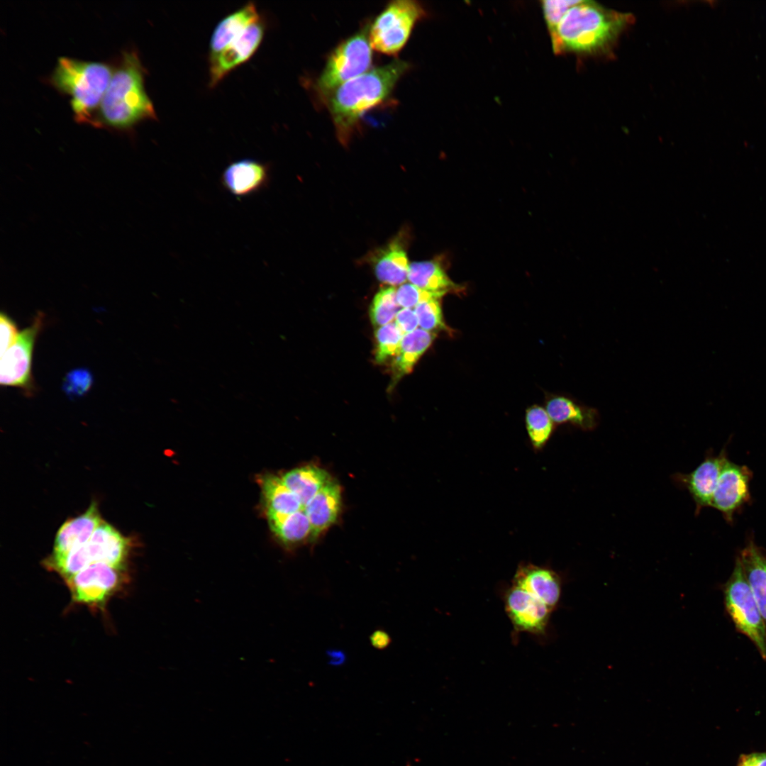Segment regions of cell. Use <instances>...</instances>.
<instances>
[{"label": "cell", "instance_id": "obj_1", "mask_svg": "<svg viewBox=\"0 0 766 766\" xmlns=\"http://www.w3.org/2000/svg\"><path fill=\"white\" fill-rule=\"evenodd\" d=\"M632 21L631 13L608 9L593 1L579 0L550 33L553 51L556 54H608Z\"/></svg>", "mask_w": 766, "mask_h": 766}, {"label": "cell", "instance_id": "obj_2", "mask_svg": "<svg viewBox=\"0 0 766 766\" xmlns=\"http://www.w3.org/2000/svg\"><path fill=\"white\" fill-rule=\"evenodd\" d=\"M409 67L406 62L395 59L343 84L323 97L342 144L349 143L366 111L388 99Z\"/></svg>", "mask_w": 766, "mask_h": 766}, {"label": "cell", "instance_id": "obj_3", "mask_svg": "<svg viewBox=\"0 0 766 766\" xmlns=\"http://www.w3.org/2000/svg\"><path fill=\"white\" fill-rule=\"evenodd\" d=\"M145 70L135 51H124L113 74L98 113V126L129 128L155 118L154 106L144 88Z\"/></svg>", "mask_w": 766, "mask_h": 766}, {"label": "cell", "instance_id": "obj_4", "mask_svg": "<svg viewBox=\"0 0 766 766\" xmlns=\"http://www.w3.org/2000/svg\"><path fill=\"white\" fill-rule=\"evenodd\" d=\"M113 70L106 63L67 57L57 59L51 84L70 96L74 119L98 126V113Z\"/></svg>", "mask_w": 766, "mask_h": 766}, {"label": "cell", "instance_id": "obj_5", "mask_svg": "<svg viewBox=\"0 0 766 766\" xmlns=\"http://www.w3.org/2000/svg\"><path fill=\"white\" fill-rule=\"evenodd\" d=\"M133 543L107 522L102 521L89 540L62 555H52L45 565L65 580L89 565L104 562L124 569Z\"/></svg>", "mask_w": 766, "mask_h": 766}, {"label": "cell", "instance_id": "obj_6", "mask_svg": "<svg viewBox=\"0 0 766 766\" xmlns=\"http://www.w3.org/2000/svg\"><path fill=\"white\" fill-rule=\"evenodd\" d=\"M369 27L370 25H365L331 52L316 80V88L323 98L343 84L370 70L372 48Z\"/></svg>", "mask_w": 766, "mask_h": 766}, {"label": "cell", "instance_id": "obj_7", "mask_svg": "<svg viewBox=\"0 0 766 766\" xmlns=\"http://www.w3.org/2000/svg\"><path fill=\"white\" fill-rule=\"evenodd\" d=\"M724 603L737 631L747 636L766 660V631L750 587L737 557L731 577L723 588Z\"/></svg>", "mask_w": 766, "mask_h": 766}, {"label": "cell", "instance_id": "obj_8", "mask_svg": "<svg viewBox=\"0 0 766 766\" xmlns=\"http://www.w3.org/2000/svg\"><path fill=\"white\" fill-rule=\"evenodd\" d=\"M425 16L422 6L415 1L390 2L369 27L373 50L388 55H396L406 45L416 23Z\"/></svg>", "mask_w": 766, "mask_h": 766}, {"label": "cell", "instance_id": "obj_9", "mask_svg": "<svg viewBox=\"0 0 766 766\" xmlns=\"http://www.w3.org/2000/svg\"><path fill=\"white\" fill-rule=\"evenodd\" d=\"M43 323V315L38 312L32 324L19 333L16 342L1 356V385L20 387L28 394L33 392L30 372L32 353Z\"/></svg>", "mask_w": 766, "mask_h": 766}, {"label": "cell", "instance_id": "obj_10", "mask_svg": "<svg viewBox=\"0 0 766 766\" xmlns=\"http://www.w3.org/2000/svg\"><path fill=\"white\" fill-rule=\"evenodd\" d=\"M119 569L104 562L93 563L66 579L74 601L101 604L116 589L121 579Z\"/></svg>", "mask_w": 766, "mask_h": 766}, {"label": "cell", "instance_id": "obj_11", "mask_svg": "<svg viewBox=\"0 0 766 766\" xmlns=\"http://www.w3.org/2000/svg\"><path fill=\"white\" fill-rule=\"evenodd\" d=\"M751 478L748 467L728 459L724 462L711 506L719 511L726 521L733 522L734 514L750 501Z\"/></svg>", "mask_w": 766, "mask_h": 766}, {"label": "cell", "instance_id": "obj_12", "mask_svg": "<svg viewBox=\"0 0 766 766\" xmlns=\"http://www.w3.org/2000/svg\"><path fill=\"white\" fill-rule=\"evenodd\" d=\"M505 610L514 629L543 635L553 611L543 602L511 584L505 595Z\"/></svg>", "mask_w": 766, "mask_h": 766}, {"label": "cell", "instance_id": "obj_13", "mask_svg": "<svg viewBox=\"0 0 766 766\" xmlns=\"http://www.w3.org/2000/svg\"><path fill=\"white\" fill-rule=\"evenodd\" d=\"M265 33L260 18L248 26L218 54L210 57V87L216 85L234 68L250 59L259 47Z\"/></svg>", "mask_w": 766, "mask_h": 766}, {"label": "cell", "instance_id": "obj_14", "mask_svg": "<svg viewBox=\"0 0 766 766\" xmlns=\"http://www.w3.org/2000/svg\"><path fill=\"white\" fill-rule=\"evenodd\" d=\"M270 177L269 165L246 158L227 165L221 174L220 182L228 193L235 197L243 198L266 189L270 182Z\"/></svg>", "mask_w": 766, "mask_h": 766}, {"label": "cell", "instance_id": "obj_15", "mask_svg": "<svg viewBox=\"0 0 766 766\" xmlns=\"http://www.w3.org/2000/svg\"><path fill=\"white\" fill-rule=\"evenodd\" d=\"M512 584L536 597L553 611L561 598V577L549 567L521 563L513 577Z\"/></svg>", "mask_w": 766, "mask_h": 766}, {"label": "cell", "instance_id": "obj_16", "mask_svg": "<svg viewBox=\"0 0 766 766\" xmlns=\"http://www.w3.org/2000/svg\"><path fill=\"white\" fill-rule=\"evenodd\" d=\"M726 459L723 451L716 456H708L692 472L680 477L696 504V512L703 507L711 506L713 495Z\"/></svg>", "mask_w": 766, "mask_h": 766}, {"label": "cell", "instance_id": "obj_17", "mask_svg": "<svg viewBox=\"0 0 766 766\" xmlns=\"http://www.w3.org/2000/svg\"><path fill=\"white\" fill-rule=\"evenodd\" d=\"M340 504L341 488L331 479L304 506L311 524V540L335 522Z\"/></svg>", "mask_w": 766, "mask_h": 766}, {"label": "cell", "instance_id": "obj_18", "mask_svg": "<svg viewBox=\"0 0 766 766\" xmlns=\"http://www.w3.org/2000/svg\"><path fill=\"white\" fill-rule=\"evenodd\" d=\"M98 506L93 501L87 511L66 521L57 532L52 555H62L86 543L102 522Z\"/></svg>", "mask_w": 766, "mask_h": 766}, {"label": "cell", "instance_id": "obj_19", "mask_svg": "<svg viewBox=\"0 0 766 766\" xmlns=\"http://www.w3.org/2000/svg\"><path fill=\"white\" fill-rule=\"evenodd\" d=\"M376 277L389 286L403 284L408 279L409 264L400 238L377 250L371 259Z\"/></svg>", "mask_w": 766, "mask_h": 766}, {"label": "cell", "instance_id": "obj_20", "mask_svg": "<svg viewBox=\"0 0 766 766\" xmlns=\"http://www.w3.org/2000/svg\"><path fill=\"white\" fill-rule=\"evenodd\" d=\"M545 410L553 423H570L584 431H591L599 423L598 411L565 396L550 397Z\"/></svg>", "mask_w": 766, "mask_h": 766}, {"label": "cell", "instance_id": "obj_21", "mask_svg": "<svg viewBox=\"0 0 766 766\" xmlns=\"http://www.w3.org/2000/svg\"><path fill=\"white\" fill-rule=\"evenodd\" d=\"M738 557L766 631V555L750 540Z\"/></svg>", "mask_w": 766, "mask_h": 766}, {"label": "cell", "instance_id": "obj_22", "mask_svg": "<svg viewBox=\"0 0 766 766\" xmlns=\"http://www.w3.org/2000/svg\"><path fill=\"white\" fill-rule=\"evenodd\" d=\"M260 18L255 5L252 2L229 14L215 28L210 41L211 57L221 52L248 26Z\"/></svg>", "mask_w": 766, "mask_h": 766}, {"label": "cell", "instance_id": "obj_23", "mask_svg": "<svg viewBox=\"0 0 766 766\" xmlns=\"http://www.w3.org/2000/svg\"><path fill=\"white\" fill-rule=\"evenodd\" d=\"M285 485L304 506L332 479L323 469L306 465L292 470L281 477Z\"/></svg>", "mask_w": 766, "mask_h": 766}, {"label": "cell", "instance_id": "obj_24", "mask_svg": "<svg viewBox=\"0 0 766 766\" xmlns=\"http://www.w3.org/2000/svg\"><path fill=\"white\" fill-rule=\"evenodd\" d=\"M434 338L433 333L422 328H417L404 335L392 365L394 380H398L411 372L414 365L430 347Z\"/></svg>", "mask_w": 766, "mask_h": 766}, {"label": "cell", "instance_id": "obj_25", "mask_svg": "<svg viewBox=\"0 0 766 766\" xmlns=\"http://www.w3.org/2000/svg\"><path fill=\"white\" fill-rule=\"evenodd\" d=\"M266 512L272 531L285 545L296 544L311 536V524L304 509L292 514Z\"/></svg>", "mask_w": 766, "mask_h": 766}, {"label": "cell", "instance_id": "obj_26", "mask_svg": "<svg viewBox=\"0 0 766 766\" xmlns=\"http://www.w3.org/2000/svg\"><path fill=\"white\" fill-rule=\"evenodd\" d=\"M260 483L266 511L292 514L303 509L301 503L285 485L282 477L274 475L262 476Z\"/></svg>", "mask_w": 766, "mask_h": 766}, {"label": "cell", "instance_id": "obj_27", "mask_svg": "<svg viewBox=\"0 0 766 766\" xmlns=\"http://www.w3.org/2000/svg\"><path fill=\"white\" fill-rule=\"evenodd\" d=\"M408 279L410 283L423 290L445 294L455 289V284L450 279L440 265L435 261L414 262L410 264Z\"/></svg>", "mask_w": 766, "mask_h": 766}, {"label": "cell", "instance_id": "obj_28", "mask_svg": "<svg viewBox=\"0 0 766 766\" xmlns=\"http://www.w3.org/2000/svg\"><path fill=\"white\" fill-rule=\"evenodd\" d=\"M399 306L395 287H382L374 296L370 306V316L372 324L380 327L391 323L400 310Z\"/></svg>", "mask_w": 766, "mask_h": 766}, {"label": "cell", "instance_id": "obj_29", "mask_svg": "<svg viewBox=\"0 0 766 766\" xmlns=\"http://www.w3.org/2000/svg\"><path fill=\"white\" fill-rule=\"evenodd\" d=\"M526 425L533 448L542 449L553 431V422L546 410L538 406L528 408L526 413Z\"/></svg>", "mask_w": 766, "mask_h": 766}, {"label": "cell", "instance_id": "obj_30", "mask_svg": "<svg viewBox=\"0 0 766 766\" xmlns=\"http://www.w3.org/2000/svg\"><path fill=\"white\" fill-rule=\"evenodd\" d=\"M404 335L395 322L379 327L375 332L376 362L384 363L389 358L394 357L399 350Z\"/></svg>", "mask_w": 766, "mask_h": 766}, {"label": "cell", "instance_id": "obj_31", "mask_svg": "<svg viewBox=\"0 0 766 766\" xmlns=\"http://www.w3.org/2000/svg\"><path fill=\"white\" fill-rule=\"evenodd\" d=\"M414 311L421 328L429 332L446 330L439 299L433 298L420 302Z\"/></svg>", "mask_w": 766, "mask_h": 766}, {"label": "cell", "instance_id": "obj_32", "mask_svg": "<svg viewBox=\"0 0 766 766\" xmlns=\"http://www.w3.org/2000/svg\"><path fill=\"white\" fill-rule=\"evenodd\" d=\"M443 294L423 290L411 283H404L396 289V299L402 308H415L420 302L429 299H440Z\"/></svg>", "mask_w": 766, "mask_h": 766}, {"label": "cell", "instance_id": "obj_33", "mask_svg": "<svg viewBox=\"0 0 766 766\" xmlns=\"http://www.w3.org/2000/svg\"><path fill=\"white\" fill-rule=\"evenodd\" d=\"M91 383L92 376L89 370L76 369L66 375L62 389L69 397H79L90 389Z\"/></svg>", "mask_w": 766, "mask_h": 766}, {"label": "cell", "instance_id": "obj_34", "mask_svg": "<svg viewBox=\"0 0 766 766\" xmlns=\"http://www.w3.org/2000/svg\"><path fill=\"white\" fill-rule=\"evenodd\" d=\"M577 0H545L542 1L544 18L550 33L554 31L568 10L578 3Z\"/></svg>", "mask_w": 766, "mask_h": 766}, {"label": "cell", "instance_id": "obj_35", "mask_svg": "<svg viewBox=\"0 0 766 766\" xmlns=\"http://www.w3.org/2000/svg\"><path fill=\"white\" fill-rule=\"evenodd\" d=\"M1 349L2 356L4 353L16 342L18 334L16 323L5 313L0 316Z\"/></svg>", "mask_w": 766, "mask_h": 766}, {"label": "cell", "instance_id": "obj_36", "mask_svg": "<svg viewBox=\"0 0 766 766\" xmlns=\"http://www.w3.org/2000/svg\"><path fill=\"white\" fill-rule=\"evenodd\" d=\"M394 322L404 334L415 331L419 325L414 310L406 308H402L397 312Z\"/></svg>", "mask_w": 766, "mask_h": 766}, {"label": "cell", "instance_id": "obj_37", "mask_svg": "<svg viewBox=\"0 0 766 766\" xmlns=\"http://www.w3.org/2000/svg\"><path fill=\"white\" fill-rule=\"evenodd\" d=\"M737 766H766V752L742 754Z\"/></svg>", "mask_w": 766, "mask_h": 766}, {"label": "cell", "instance_id": "obj_38", "mask_svg": "<svg viewBox=\"0 0 766 766\" xmlns=\"http://www.w3.org/2000/svg\"><path fill=\"white\" fill-rule=\"evenodd\" d=\"M372 645L378 650L387 648L392 643L389 634L383 629H377L370 636Z\"/></svg>", "mask_w": 766, "mask_h": 766}, {"label": "cell", "instance_id": "obj_39", "mask_svg": "<svg viewBox=\"0 0 766 766\" xmlns=\"http://www.w3.org/2000/svg\"><path fill=\"white\" fill-rule=\"evenodd\" d=\"M328 656L330 657V663L333 665H340L345 660V655L340 651L335 650L329 651Z\"/></svg>", "mask_w": 766, "mask_h": 766}]
</instances>
